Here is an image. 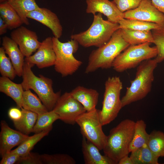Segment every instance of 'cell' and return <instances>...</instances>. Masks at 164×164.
I'll use <instances>...</instances> for the list:
<instances>
[{
	"label": "cell",
	"instance_id": "obj_6",
	"mask_svg": "<svg viewBox=\"0 0 164 164\" xmlns=\"http://www.w3.org/2000/svg\"><path fill=\"white\" fill-rule=\"evenodd\" d=\"M52 41L56 57L54 65L55 71L62 77L73 75L82 64V62L73 55L77 51L79 44L72 39L62 42L54 36L52 37Z\"/></svg>",
	"mask_w": 164,
	"mask_h": 164
},
{
	"label": "cell",
	"instance_id": "obj_42",
	"mask_svg": "<svg viewBox=\"0 0 164 164\" xmlns=\"http://www.w3.org/2000/svg\"><path fill=\"white\" fill-rule=\"evenodd\" d=\"M9 0H0L1 3L7 2Z\"/></svg>",
	"mask_w": 164,
	"mask_h": 164
},
{
	"label": "cell",
	"instance_id": "obj_37",
	"mask_svg": "<svg viewBox=\"0 0 164 164\" xmlns=\"http://www.w3.org/2000/svg\"><path fill=\"white\" fill-rule=\"evenodd\" d=\"M21 156L11 151L2 157L0 164H14L19 160Z\"/></svg>",
	"mask_w": 164,
	"mask_h": 164
},
{
	"label": "cell",
	"instance_id": "obj_34",
	"mask_svg": "<svg viewBox=\"0 0 164 164\" xmlns=\"http://www.w3.org/2000/svg\"><path fill=\"white\" fill-rule=\"evenodd\" d=\"M43 164H75L76 162L71 156L66 154L40 155Z\"/></svg>",
	"mask_w": 164,
	"mask_h": 164
},
{
	"label": "cell",
	"instance_id": "obj_33",
	"mask_svg": "<svg viewBox=\"0 0 164 164\" xmlns=\"http://www.w3.org/2000/svg\"><path fill=\"white\" fill-rule=\"evenodd\" d=\"M2 46L0 48V72L2 76L13 80L16 75L15 71L9 57H8Z\"/></svg>",
	"mask_w": 164,
	"mask_h": 164
},
{
	"label": "cell",
	"instance_id": "obj_39",
	"mask_svg": "<svg viewBox=\"0 0 164 164\" xmlns=\"http://www.w3.org/2000/svg\"><path fill=\"white\" fill-rule=\"evenodd\" d=\"M152 5L164 14V0H151Z\"/></svg>",
	"mask_w": 164,
	"mask_h": 164
},
{
	"label": "cell",
	"instance_id": "obj_26",
	"mask_svg": "<svg viewBox=\"0 0 164 164\" xmlns=\"http://www.w3.org/2000/svg\"><path fill=\"white\" fill-rule=\"evenodd\" d=\"M0 17L7 24L9 29H15L23 24L17 12L7 2L0 4Z\"/></svg>",
	"mask_w": 164,
	"mask_h": 164
},
{
	"label": "cell",
	"instance_id": "obj_32",
	"mask_svg": "<svg viewBox=\"0 0 164 164\" xmlns=\"http://www.w3.org/2000/svg\"><path fill=\"white\" fill-rule=\"evenodd\" d=\"M153 42L156 47L158 53L155 59L158 63L164 60V25L159 28L152 30Z\"/></svg>",
	"mask_w": 164,
	"mask_h": 164
},
{
	"label": "cell",
	"instance_id": "obj_22",
	"mask_svg": "<svg viewBox=\"0 0 164 164\" xmlns=\"http://www.w3.org/2000/svg\"><path fill=\"white\" fill-rule=\"evenodd\" d=\"M146 124L142 120L135 122L133 138L129 147L130 153L147 144L149 134L146 132Z\"/></svg>",
	"mask_w": 164,
	"mask_h": 164
},
{
	"label": "cell",
	"instance_id": "obj_14",
	"mask_svg": "<svg viewBox=\"0 0 164 164\" xmlns=\"http://www.w3.org/2000/svg\"><path fill=\"white\" fill-rule=\"evenodd\" d=\"M86 12L95 15L97 12L104 14L108 20L118 23L124 18L123 13L121 12L113 1L109 0H86Z\"/></svg>",
	"mask_w": 164,
	"mask_h": 164
},
{
	"label": "cell",
	"instance_id": "obj_9",
	"mask_svg": "<svg viewBox=\"0 0 164 164\" xmlns=\"http://www.w3.org/2000/svg\"><path fill=\"white\" fill-rule=\"evenodd\" d=\"M100 110L95 108L81 114L76 120L83 136L100 150L104 148L107 136L104 132L99 117Z\"/></svg>",
	"mask_w": 164,
	"mask_h": 164
},
{
	"label": "cell",
	"instance_id": "obj_7",
	"mask_svg": "<svg viewBox=\"0 0 164 164\" xmlns=\"http://www.w3.org/2000/svg\"><path fill=\"white\" fill-rule=\"evenodd\" d=\"M122 84L119 77H109L105 83V91L99 117L103 126L109 124L117 116L122 108L120 93Z\"/></svg>",
	"mask_w": 164,
	"mask_h": 164
},
{
	"label": "cell",
	"instance_id": "obj_18",
	"mask_svg": "<svg viewBox=\"0 0 164 164\" xmlns=\"http://www.w3.org/2000/svg\"><path fill=\"white\" fill-rule=\"evenodd\" d=\"M94 144L83 136L82 151L85 164H116V163L105 155Z\"/></svg>",
	"mask_w": 164,
	"mask_h": 164
},
{
	"label": "cell",
	"instance_id": "obj_13",
	"mask_svg": "<svg viewBox=\"0 0 164 164\" xmlns=\"http://www.w3.org/2000/svg\"><path fill=\"white\" fill-rule=\"evenodd\" d=\"M56 58L52 37H48L41 42L37 51L33 55L26 57L25 61L42 69L54 65Z\"/></svg>",
	"mask_w": 164,
	"mask_h": 164
},
{
	"label": "cell",
	"instance_id": "obj_27",
	"mask_svg": "<svg viewBox=\"0 0 164 164\" xmlns=\"http://www.w3.org/2000/svg\"><path fill=\"white\" fill-rule=\"evenodd\" d=\"M58 119H60L59 116L53 110L38 114L32 132L37 133L46 130L51 131L53 123Z\"/></svg>",
	"mask_w": 164,
	"mask_h": 164
},
{
	"label": "cell",
	"instance_id": "obj_40",
	"mask_svg": "<svg viewBox=\"0 0 164 164\" xmlns=\"http://www.w3.org/2000/svg\"><path fill=\"white\" fill-rule=\"evenodd\" d=\"M8 27L5 21L0 17V35L5 33Z\"/></svg>",
	"mask_w": 164,
	"mask_h": 164
},
{
	"label": "cell",
	"instance_id": "obj_16",
	"mask_svg": "<svg viewBox=\"0 0 164 164\" xmlns=\"http://www.w3.org/2000/svg\"><path fill=\"white\" fill-rule=\"evenodd\" d=\"M28 18L35 20L46 26L51 30L54 37L60 38L63 32V28L56 15L44 8L38 9L29 12Z\"/></svg>",
	"mask_w": 164,
	"mask_h": 164
},
{
	"label": "cell",
	"instance_id": "obj_30",
	"mask_svg": "<svg viewBox=\"0 0 164 164\" xmlns=\"http://www.w3.org/2000/svg\"><path fill=\"white\" fill-rule=\"evenodd\" d=\"M118 23L119 25V29L124 28L140 31H151L158 29L161 26L153 22L125 18L120 20Z\"/></svg>",
	"mask_w": 164,
	"mask_h": 164
},
{
	"label": "cell",
	"instance_id": "obj_41",
	"mask_svg": "<svg viewBox=\"0 0 164 164\" xmlns=\"http://www.w3.org/2000/svg\"><path fill=\"white\" fill-rule=\"evenodd\" d=\"M118 164H133V162L130 157L128 155L123 157L119 161Z\"/></svg>",
	"mask_w": 164,
	"mask_h": 164
},
{
	"label": "cell",
	"instance_id": "obj_38",
	"mask_svg": "<svg viewBox=\"0 0 164 164\" xmlns=\"http://www.w3.org/2000/svg\"><path fill=\"white\" fill-rule=\"evenodd\" d=\"M8 115L9 117L13 122L19 120L22 116V111L18 108L13 107L10 108L8 111Z\"/></svg>",
	"mask_w": 164,
	"mask_h": 164
},
{
	"label": "cell",
	"instance_id": "obj_20",
	"mask_svg": "<svg viewBox=\"0 0 164 164\" xmlns=\"http://www.w3.org/2000/svg\"><path fill=\"white\" fill-rule=\"evenodd\" d=\"M21 84L14 83L8 77H0V91L11 98L15 102L18 108H22L23 94L24 91Z\"/></svg>",
	"mask_w": 164,
	"mask_h": 164
},
{
	"label": "cell",
	"instance_id": "obj_23",
	"mask_svg": "<svg viewBox=\"0 0 164 164\" xmlns=\"http://www.w3.org/2000/svg\"><path fill=\"white\" fill-rule=\"evenodd\" d=\"M7 2L17 12L23 23L26 25L29 24L27 14L39 7L35 0H9Z\"/></svg>",
	"mask_w": 164,
	"mask_h": 164
},
{
	"label": "cell",
	"instance_id": "obj_1",
	"mask_svg": "<svg viewBox=\"0 0 164 164\" xmlns=\"http://www.w3.org/2000/svg\"><path fill=\"white\" fill-rule=\"evenodd\" d=\"M130 45L122 38L120 29L117 30L107 42L92 51L85 73L88 74L99 69L112 67L115 59Z\"/></svg>",
	"mask_w": 164,
	"mask_h": 164
},
{
	"label": "cell",
	"instance_id": "obj_25",
	"mask_svg": "<svg viewBox=\"0 0 164 164\" xmlns=\"http://www.w3.org/2000/svg\"><path fill=\"white\" fill-rule=\"evenodd\" d=\"M133 164H159V158L151 150L147 144L131 152L130 156Z\"/></svg>",
	"mask_w": 164,
	"mask_h": 164
},
{
	"label": "cell",
	"instance_id": "obj_35",
	"mask_svg": "<svg viewBox=\"0 0 164 164\" xmlns=\"http://www.w3.org/2000/svg\"><path fill=\"white\" fill-rule=\"evenodd\" d=\"M143 0H113L117 7L122 12L134 9Z\"/></svg>",
	"mask_w": 164,
	"mask_h": 164
},
{
	"label": "cell",
	"instance_id": "obj_12",
	"mask_svg": "<svg viewBox=\"0 0 164 164\" xmlns=\"http://www.w3.org/2000/svg\"><path fill=\"white\" fill-rule=\"evenodd\" d=\"M10 36L26 57L31 56L41 44L36 32L24 26H21L14 29L11 32Z\"/></svg>",
	"mask_w": 164,
	"mask_h": 164
},
{
	"label": "cell",
	"instance_id": "obj_17",
	"mask_svg": "<svg viewBox=\"0 0 164 164\" xmlns=\"http://www.w3.org/2000/svg\"><path fill=\"white\" fill-rule=\"evenodd\" d=\"M2 47L12 64L16 75L19 77L22 76L24 56L18 45L11 38L5 36L2 38Z\"/></svg>",
	"mask_w": 164,
	"mask_h": 164
},
{
	"label": "cell",
	"instance_id": "obj_8",
	"mask_svg": "<svg viewBox=\"0 0 164 164\" xmlns=\"http://www.w3.org/2000/svg\"><path fill=\"white\" fill-rule=\"evenodd\" d=\"M151 43L130 45L121 53L113 62V69L121 73L137 67L142 62L155 57L158 50L155 46L151 47Z\"/></svg>",
	"mask_w": 164,
	"mask_h": 164
},
{
	"label": "cell",
	"instance_id": "obj_21",
	"mask_svg": "<svg viewBox=\"0 0 164 164\" xmlns=\"http://www.w3.org/2000/svg\"><path fill=\"white\" fill-rule=\"evenodd\" d=\"M120 29L122 38L130 45L148 42L153 43V39L151 31H140L124 28Z\"/></svg>",
	"mask_w": 164,
	"mask_h": 164
},
{
	"label": "cell",
	"instance_id": "obj_10",
	"mask_svg": "<svg viewBox=\"0 0 164 164\" xmlns=\"http://www.w3.org/2000/svg\"><path fill=\"white\" fill-rule=\"evenodd\" d=\"M53 110L58 115L60 120L71 125L76 123L78 117L86 111L70 92H66L60 96Z\"/></svg>",
	"mask_w": 164,
	"mask_h": 164
},
{
	"label": "cell",
	"instance_id": "obj_29",
	"mask_svg": "<svg viewBox=\"0 0 164 164\" xmlns=\"http://www.w3.org/2000/svg\"><path fill=\"white\" fill-rule=\"evenodd\" d=\"M51 131L46 130L39 133H35L33 135L29 136L12 152L16 153L20 156H23L29 154L34 146L44 137L47 135Z\"/></svg>",
	"mask_w": 164,
	"mask_h": 164
},
{
	"label": "cell",
	"instance_id": "obj_36",
	"mask_svg": "<svg viewBox=\"0 0 164 164\" xmlns=\"http://www.w3.org/2000/svg\"><path fill=\"white\" fill-rule=\"evenodd\" d=\"M16 164H43L40 155L37 153L30 152L23 156L20 157Z\"/></svg>",
	"mask_w": 164,
	"mask_h": 164
},
{
	"label": "cell",
	"instance_id": "obj_24",
	"mask_svg": "<svg viewBox=\"0 0 164 164\" xmlns=\"http://www.w3.org/2000/svg\"><path fill=\"white\" fill-rule=\"evenodd\" d=\"M22 116L19 121L13 122L16 129L22 133L28 135L32 132L36 122L38 114L30 111L21 108Z\"/></svg>",
	"mask_w": 164,
	"mask_h": 164
},
{
	"label": "cell",
	"instance_id": "obj_4",
	"mask_svg": "<svg viewBox=\"0 0 164 164\" xmlns=\"http://www.w3.org/2000/svg\"><path fill=\"white\" fill-rule=\"evenodd\" d=\"M34 65L25 61L21 83L23 89L33 90L48 111H52L61 96V91H54L51 79L41 74L36 76L32 70Z\"/></svg>",
	"mask_w": 164,
	"mask_h": 164
},
{
	"label": "cell",
	"instance_id": "obj_5",
	"mask_svg": "<svg viewBox=\"0 0 164 164\" xmlns=\"http://www.w3.org/2000/svg\"><path fill=\"white\" fill-rule=\"evenodd\" d=\"M93 15L92 23L87 30L70 36L71 39L76 41L84 47L101 46L107 42L114 32L119 29L118 23L104 19L102 14L98 13Z\"/></svg>",
	"mask_w": 164,
	"mask_h": 164
},
{
	"label": "cell",
	"instance_id": "obj_2",
	"mask_svg": "<svg viewBox=\"0 0 164 164\" xmlns=\"http://www.w3.org/2000/svg\"><path fill=\"white\" fill-rule=\"evenodd\" d=\"M135 123L131 119H125L111 129L107 136L103 149L104 155L116 164L130 153L129 147L133 138Z\"/></svg>",
	"mask_w": 164,
	"mask_h": 164
},
{
	"label": "cell",
	"instance_id": "obj_3",
	"mask_svg": "<svg viewBox=\"0 0 164 164\" xmlns=\"http://www.w3.org/2000/svg\"><path fill=\"white\" fill-rule=\"evenodd\" d=\"M158 63L155 59L142 62L138 67L135 79L130 81L121 101L122 108L145 98L151 91L154 72Z\"/></svg>",
	"mask_w": 164,
	"mask_h": 164
},
{
	"label": "cell",
	"instance_id": "obj_15",
	"mask_svg": "<svg viewBox=\"0 0 164 164\" xmlns=\"http://www.w3.org/2000/svg\"><path fill=\"white\" fill-rule=\"evenodd\" d=\"M0 125V154L2 157L10 152L13 148L19 145L29 136L12 128L5 120L1 121Z\"/></svg>",
	"mask_w": 164,
	"mask_h": 164
},
{
	"label": "cell",
	"instance_id": "obj_19",
	"mask_svg": "<svg viewBox=\"0 0 164 164\" xmlns=\"http://www.w3.org/2000/svg\"><path fill=\"white\" fill-rule=\"evenodd\" d=\"M70 93L72 96L83 106L86 111L96 108L99 94L96 90L79 86Z\"/></svg>",
	"mask_w": 164,
	"mask_h": 164
},
{
	"label": "cell",
	"instance_id": "obj_11",
	"mask_svg": "<svg viewBox=\"0 0 164 164\" xmlns=\"http://www.w3.org/2000/svg\"><path fill=\"white\" fill-rule=\"evenodd\" d=\"M124 18L135 19L164 25V14L152 4L151 0H143L136 8L123 12Z\"/></svg>",
	"mask_w": 164,
	"mask_h": 164
},
{
	"label": "cell",
	"instance_id": "obj_31",
	"mask_svg": "<svg viewBox=\"0 0 164 164\" xmlns=\"http://www.w3.org/2000/svg\"><path fill=\"white\" fill-rule=\"evenodd\" d=\"M147 145L152 152L157 157H164V133L155 130L150 134Z\"/></svg>",
	"mask_w": 164,
	"mask_h": 164
},
{
	"label": "cell",
	"instance_id": "obj_28",
	"mask_svg": "<svg viewBox=\"0 0 164 164\" xmlns=\"http://www.w3.org/2000/svg\"><path fill=\"white\" fill-rule=\"evenodd\" d=\"M41 101L39 98L32 93L30 90L24 91L23 94L22 108L37 114L48 111Z\"/></svg>",
	"mask_w": 164,
	"mask_h": 164
}]
</instances>
